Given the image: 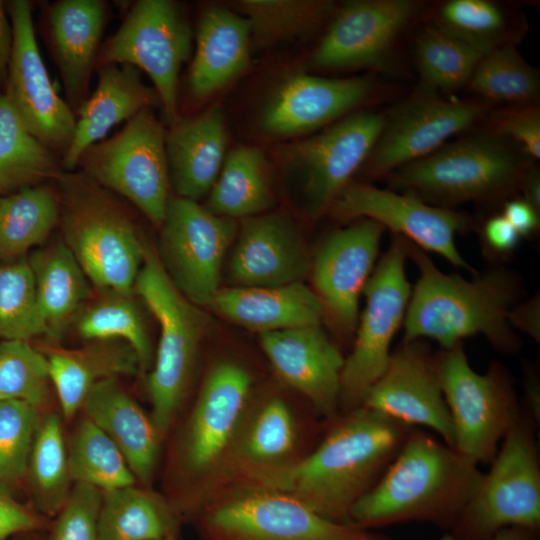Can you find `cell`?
<instances>
[{
  "label": "cell",
  "mask_w": 540,
  "mask_h": 540,
  "mask_svg": "<svg viewBox=\"0 0 540 540\" xmlns=\"http://www.w3.org/2000/svg\"><path fill=\"white\" fill-rule=\"evenodd\" d=\"M82 409L116 444L136 479L150 483L161 437L150 416L121 387L116 378L97 383Z\"/></svg>",
  "instance_id": "obj_31"
},
{
  "label": "cell",
  "mask_w": 540,
  "mask_h": 540,
  "mask_svg": "<svg viewBox=\"0 0 540 540\" xmlns=\"http://www.w3.org/2000/svg\"><path fill=\"white\" fill-rule=\"evenodd\" d=\"M227 145L224 115L212 107L193 117L178 118L166 133L170 184L176 195L198 201L214 185Z\"/></svg>",
  "instance_id": "obj_27"
},
{
  "label": "cell",
  "mask_w": 540,
  "mask_h": 540,
  "mask_svg": "<svg viewBox=\"0 0 540 540\" xmlns=\"http://www.w3.org/2000/svg\"><path fill=\"white\" fill-rule=\"evenodd\" d=\"M166 131L151 108L129 119L124 128L81 155L84 173L129 200L161 227L170 199Z\"/></svg>",
  "instance_id": "obj_11"
},
{
  "label": "cell",
  "mask_w": 540,
  "mask_h": 540,
  "mask_svg": "<svg viewBox=\"0 0 540 540\" xmlns=\"http://www.w3.org/2000/svg\"><path fill=\"white\" fill-rule=\"evenodd\" d=\"M105 21V5L99 0H64L50 11L54 55L71 109L86 100Z\"/></svg>",
  "instance_id": "obj_30"
},
{
  "label": "cell",
  "mask_w": 540,
  "mask_h": 540,
  "mask_svg": "<svg viewBox=\"0 0 540 540\" xmlns=\"http://www.w3.org/2000/svg\"><path fill=\"white\" fill-rule=\"evenodd\" d=\"M160 261L194 305H211L224 256L238 233L235 219L210 212L198 202L171 196L161 225Z\"/></svg>",
  "instance_id": "obj_14"
},
{
  "label": "cell",
  "mask_w": 540,
  "mask_h": 540,
  "mask_svg": "<svg viewBox=\"0 0 540 540\" xmlns=\"http://www.w3.org/2000/svg\"><path fill=\"white\" fill-rule=\"evenodd\" d=\"M102 491L75 483L68 499L54 516L45 540H99L98 518Z\"/></svg>",
  "instance_id": "obj_48"
},
{
  "label": "cell",
  "mask_w": 540,
  "mask_h": 540,
  "mask_svg": "<svg viewBox=\"0 0 540 540\" xmlns=\"http://www.w3.org/2000/svg\"><path fill=\"white\" fill-rule=\"evenodd\" d=\"M523 199L540 213V173L538 167L531 165L525 172L520 188Z\"/></svg>",
  "instance_id": "obj_55"
},
{
  "label": "cell",
  "mask_w": 540,
  "mask_h": 540,
  "mask_svg": "<svg viewBox=\"0 0 540 540\" xmlns=\"http://www.w3.org/2000/svg\"><path fill=\"white\" fill-rule=\"evenodd\" d=\"M181 518L164 497L133 485L102 491L99 540H159L178 535Z\"/></svg>",
  "instance_id": "obj_33"
},
{
  "label": "cell",
  "mask_w": 540,
  "mask_h": 540,
  "mask_svg": "<svg viewBox=\"0 0 540 540\" xmlns=\"http://www.w3.org/2000/svg\"><path fill=\"white\" fill-rule=\"evenodd\" d=\"M364 407L435 431L453 448V425L432 356L422 340L402 342L367 393Z\"/></svg>",
  "instance_id": "obj_20"
},
{
  "label": "cell",
  "mask_w": 540,
  "mask_h": 540,
  "mask_svg": "<svg viewBox=\"0 0 540 540\" xmlns=\"http://www.w3.org/2000/svg\"><path fill=\"white\" fill-rule=\"evenodd\" d=\"M28 540H35V539H28Z\"/></svg>",
  "instance_id": "obj_58"
},
{
  "label": "cell",
  "mask_w": 540,
  "mask_h": 540,
  "mask_svg": "<svg viewBox=\"0 0 540 540\" xmlns=\"http://www.w3.org/2000/svg\"><path fill=\"white\" fill-rule=\"evenodd\" d=\"M439 540L455 539L447 534ZM486 540H538V530L523 527H507Z\"/></svg>",
  "instance_id": "obj_56"
},
{
  "label": "cell",
  "mask_w": 540,
  "mask_h": 540,
  "mask_svg": "<svg viewBox=\"0 0 540 540\" xmlns=\"http://www.w3.org/2000/svg\"><path fill=\"white\" fill-rule=\"evenodd\" d=\"M38 408L20 400L0 401V492L27 474Z\"/></svg>",
  "instance_id": "obj_47"
},
{
  "label": "cell",
  "mask_w": 540,
  "mask_h": 540,
  "mask_svg": "<svg viewBox=\"0 0 540 540\" xmlns=\"http://www.w3.org/2000/svg\"><path fill=\"white\" fill-rule=\"evenodd\" d=\"M330 421L309 454L240 486L288 494L327 519L349 523L353 506L378 483L414 427L364 406Z\"/></svg>",
  "instance_id": "obj_1"
},
{
  "label": "cell",
  "mask_w": 540,
  "mask_h": 540,
  "mask_svg": "<svg viewBox=\"0 0 540 540\" xmlns=\"http://www.w3.org/2000/svg\"><path fill=\"white\" fill-rule=\"evenodd\" d=\"M406 257L404 238L395 234L364 287L365 308L341 374L339 414L363 405L388 364L412 291L405 272Z\"/></svg>",
  "instance_id": "obj_12"
},
{
  "label": "cell",
  "mask_w": 540,
  "mask_h": 540,
  "mask_svg": "<svg viewBox=\"0 0 540 540\" xmlns=\"http://www.w3.org/2000/svg\"><path fill=\"white\" fill-rule=\"evenodd\" d=\"M414 56L423 87L452 92L468 86L484 55L428 22L417 34Z\"/></svg>",
  "instance_id": "obj_41"
},
{
  "label": "cell",
  "mask_w": 540,
  "mask_h": 540,
  "mask_svg": "<svg viewBox=\"0 0 540 540\" xmlns=\"http://www.w3.org/2000/svg\"><path fill=\"white\" fill-rule=\"evenodd\" d=\"M134 290L160 326L155 364L147 376L146 387L152 405L150 417L163 438L182 403L211 320L176 288L158 254L146 241Z\"/></svg>",
  "instance_id": "obj_6"
},
{
  "label": "cell",
  "mask_w": 540,
  "mask_h": 540,
  "mask_svg": "<svg viewBox=\"0 0 540 540\" xmlns=\"http://www.w3.org/2000/svg\"><path fill=\"white\" fill-rule=\"evenodd\" d=\"M61 174L54 152L28 130L6 95L0 94V195Z\"/></svg>",
  "instance_id": "obj_37"
},
{
  "label": "cell",
  "mask_w": 540,
  "mask_h": 540,
  "mask_svg": "<svg viewBox=\"0 0 540 540\" xmlns=\"http://www.w3.org/2000/svg\"><path fill=\"white\" fill-rule=\"evenodd\" d=\"M159 104L156 90L143 83L139 69L127 64L99 65L97 87L77 109L75 132L63 155V167L73 169L83 152L102 141L112 127Z\"/></svg>",
  "instance_id": "obj_26"
},
{
  "label": "cell",
  "mask_w": 540,
  "mask_h": 540,
  "mask_svg": "<svg viewBox=\"0 0 540 540\" xmlns=\"http://www.w3.org/2000/svg\"><path fill=\"white\" fill-rule=\"evenodd\" d=\"M195 516L204 540H391L327 519L288 494L257 486L226 488Z\"/></svg>",
  "instance_id": "obj_8"
},
{
  "label": "cell",
  "mask_w": 540,
  "mask_h": 540,
  "mask_svg": "<svg viewBox=\"0 0 540 540\" xmlns=\"http://www.w3.org/2000/svg\"><path fill=\"white\" fill-rule=\"evenodd\" d=\"M159 540H178V535H171V536L159 539Z\"/></svg>",
  "instance_id": "obj_57"
},
{
  "label": "cell",
  "mask_w": 540,
  "mask_h": 540,
  "mask_svg": "<svg viewBox=\"0 0 540 540\" xmlns=\"http://www.w3.org/2000/svg\"><path fill=\"white\" fill-rule=\"evenodd\" d=\"M435 365L453 425V448L477 465L490 464L522 413L510 373L500 363L476 372L463 342L438 353Z\"/></svg>",
  "instance_id": "obj_9"
},
{
  "label": "cell",
  "mask_w": 540,
  "mask_h": 540,
  "mask_svg": "<svg viewBox=\"0 0 540 540\" xmlns=\"http://www.w3.org/2000/svg\"><path fill=\"white\" fill-rule=\"evenodd\" d=\"M63 241L102 291L134 292L145 240L126 211L84 172L59 176Z\"/></svg>",
  "instance_id": "obj_4"
},
{
  "label": "cell",
  "mask_w": 540,
  "mask_h": 540,
  "mask_svg": "<svg viewBox=\"0 0 540 540\" xmlns=\"http://www.w3.org/2000/svg\"><path fill=\"white\" fill-rule=\"evenodd\" d=\"M12 51L5 94L28 130L53 152H66L76 127L72 109L57 93L42 60L31 4H10Z\"/></svg>",
  "instance_id": "obj_19"
},
{
  "label": "cell",
  "mask_w": 540,
  "mask_h": 540,
  "mask_svg": "<svg viewBox=\"0 0 540 540\" xmlns=\"http://www.w3.org/2000/svg\"><path fill=\"white\" fill-rule=\"evenodd\" d=\"M47 517L19 502L10 493L0 492V540L32 533L47 527Z\"/></svg>",
  "instance_id": "obj_50"
},
{
  "label": "cell",
  "mask_w": 540,
  "mask_h": 540,
  "mask_svg": "<svg viewBox=\"0 0 540 540\" xmlns=\"http://www.w3.org/2000/svg\"><path fill=\"white\" fill-rule=\"evenodd\" d=\"M384 121L383 113L353 112L286 147V166L300 183L310 216L319 217L330 209L366 162Z\"/></svg>",
  "instance_id": "obj_16"
},
{
  "label": "cell",
  "mask_w": 540,
  "mask_h": 540,
  "mask_svg": "<svg viewBox=\"0 0 540 540\" xmlns=\"http://www.w3.org/2000/svg\"><path fill=\"white\" fill-rule=\"evenodd\" d=\"M251 389L250 373L228 360L212 366L203 381L178 447L183 474L205 494L201 509L223 487L227 460L249 408Z\"/></svg>",
  "instance_id": "obj_10"
},
{
  "label": "cell",
  "mask_w": 540,
  "mask_h": 540,
  "mask_svg": "<svg viewBox=\"0 0 540 540\" xmlns=\"http://www.w3.org/2000/svg\"><path fill=\"white\" fill-rule=\"evenodd\" d=\"M210 307L260 333L320 325L325 306L302 281L276 287L220 288Z\"/></svg>",
  "instance_id": "obj_28"
},
{
  "label": "cell",
  "mask_w": 540,
  "mask_h": 540,
  "mask_svg": "<svg viewBox=\"0 0 540 540\" xmlns=\"http://www.w3.org/2000/svg\"><path fill=\"white\" fill-rule=\"evenodd\" d=\"M404 241L407 257L419 269L403 321L404 342L432 339L449 349L481 334L502 352L518 348L508 321L518 293L510 273L494 270L472 280L445 274L421 248Z\"/></svg>",
  "instance_id": "obj_3"
},
{
  "label": "cell",
  "mask_w": 540,
  "mask_h": 540,
  "mask_svg": "<svg viewBox=\"0 0 540 540\" xmlns=\"http://www.w3.org/2000/svg\"><path fill=\"white\" fill-rule=\"evenodd\" d=\"M49 381L41 351L24 340L0 343V401L20 400L39 408L48 399Z\"/></svg>",
  "instance_id": "obj_46"
},
{
  "label": "cell",
  "mask_w": 540,
  "mask_h": 540,
  "mask_svg": "<svg viewBox=\"0 0 540 540\" xmlns=\"http://www.w3.org/2000/svg\"><path fill=\"white\" fill-rule=\"evenodd\" d=\"M415 0H352L337 7L310 63L324 70L384 69L418 17Z\"/></svg>",
  "instance_id": "obj_17"
},
{
  "label": "cell",
  "mask_w": 540,
  "mask_h": 540,
  "mask_svg": "<svg viewBox=\"0 0 540 540\" xmlns=\"http://www.w3.org/2000/svg\"><path fill=\"white\" fill-rule=\"evenodd\" d=\"M533 161L513 142L482 131L447 142L387 176L410 194L450 205L514 192Z\"/></svg>",
  "instance_id": "obj_5"
},
{
  "label": "cell",
  "mask_w": 540,
  "mask_h": 540,
  "mask_svg": "<svg viewBox=\"0 0 540 540\" xmlns=\"http://www.w3.org/2000/svg\"><path fill=\"white\" fill-rule=\"evenodd\" d=\"M483 122L485 132L513 142L532 160L540 158V109L537 103L491 109Z\"/></svg>",
  "instance_id": "obj_49"
},
{
  "label": "cell",
  "mask_w": 540,
  "mask_h": 540,
  "mask_svg": "<svg viewBox=\"0 0 540 540\" xmlns=\"http://www.w3.org/2000/svg\"><path fill=\"white\" fill-rule=\"evenodd\" d=\"M28 261L47 335L58 337L89 296L87 277L63 239L35 251Z\"/></svg>",
  "instance_id": "obj_34"
},
{
  "label": "cell",
  "mask_w": 540,
  "mask_h": 540,
  "mask_svg": "<svg viewBox=\"0 0 540 540\" xmlns=\"http://www.w3.org/2000/svg\"><path fill=\"white\" fill-rule=\"evenodd\" d=\"M383 229L369 219L354 220L326 238L311 265L317 295L347 331L357 325L360 294L374 266Z\"/></svg>",
  "instance_id": "obj_23"
},
{
  "label": "cell",
  "mask_w": 540,
  "mask_h": 540,
  "mask_svg": "<svg viewBox=\"0 0 540 540\" xmlns=\"http://www.w3.org/2000/svg\"><path fill=\"white\" fill-rule=\"evenodd\" d=\"M237 8L250 24L252 46L269 47L313 33L337 5L331 0H241Z\"/></svg>",
  "instance_id": "obj_39"
},
{
  "label": "cell",
  "mask_w": 540,
  "mask_h": 540,
  "mask_svg": "<svg viewBox=\"0 0 540 540\" xmlns=\"http://www.w3.org/2000/svg\"><path fill=\"white\" fill-rule=\"evenodd\" d=\"M41 352L47 359L50 381L66 419L82 408L91 389L100 381L141 370L134 349L119 339L91 340L77 349L43 346Z\"/></svg>",
  "instance_id": "obj_32"
},
{
  "label": "cell",
  "mask_w": 540,
  "mask_h": 540,
  "mask_svg": "<svg viewBox=\"0 0 540 540\" xmlns=\"http://www.w3.org/2000/svg\"><path fill=\"white\" fill-rule=\"evenodd\" d=\"M539 295L528 301L513 306L508 314V321L513 328L528 334L533 339L540 340V307Z\"/></svg>",
  "instance_id": "obj_53"
},
{
  "label": "cell",
  "mask_w": 540,
  "mask_h": 540,
  "mask_svg": "<svg viewBox=\"0 0 540 540\" xmlns=\"http://www.w3.org/2000/svg\"><path fill=\"white\" fill-rule=\"evenodd\" d=\"M479 99L490 104L536 103L539 76L515 45L499 47L478 62L468 83Z\"/></svg>",
  "instance_id": "obj_44"
},
{
  "label": "cell",
  "mask_w": 540,
  "mask_h": 540,
  "mask_svg": "<svg viewBox=\"0 0 540 540\" xmlns=\"http://www.w3.org/2000/svg\"><path fill=\"white\" fill-rule=\"evenodd\" d=\"M70 476L101 491L133 485L136 478L122 452L93 421L84 417L70 441Z\"/></svg>",
  "instance_id": "obj_42"
},
{
  "label": "cell",
  "mask_w": 540,
  "mask_h": 540,
  "mask_svg": "<svg viewBox=\"0 0 540 540\" xmlns=\"http://www.w3.org/2000/svg\"><path fill=\"white\" fill-rule=\"evenodd\" d=\"M493 105L477 99L446 100L428 88L416 93L385 115L382 130L364 163L370 177L387 176L421 159L447 140L484 121Z\"/></svg>",
  "instance_id": "obj_15"
},
{
  "label": "cell",
  "mask_w": 540,
  "mask_h": 540,
  "mask_svg": "<svg viewBox=\"0 0 540 540\" xmlns=\"http://www.w3.org/2000/svg\"><path fill=\"white\" fill-rule=\"evenodd\" d=\"M12 28H10L3 5L0 2V81L7 76L12 51Z\"/></svg>",
  "instance_id": "obj_54"
},
{
  "label": "cell",
  "mask_w": 540,
  "mask_h": 540,
  "mask_svg": "<svg viewBox=\"0 0 540 540\" xmlns=\"http://www.w3.org/2000/svg\"><path fill=\"white\" fill-rule=\"evenodd\" d=\"M192 50V31L177 3L137 1L118 31L98 52L97 63L127 64L152 80L167 122L178 118V77Z\"/></svg>",
  "instance_id": "obj_13"
},
{
  "label": "cell",
  "mask_w": 540,
  "mask_h": 540,
  "mask_svg": "<svg viewBox=\"0 0 540 540\" xmlns=\"http://www.w3.org/2000/svg\"><path fill=\"white\" fill-rule=\"evenodd\" d=\"M272 203L271 167L264 152L254 146L231 150L210 190L207 209L243 219L264 213Z\"/></svg>",
  "instance_id": "obj_35"
},
{
  "label": "cell",
  "mask_w": 540,
  "mask_h": 540,
  "mask_svg": "<svg viewBox=\"0 0 540 540\" xmlns=\"http://www.w3.org/2000/svg\"><path fill=\"white\" fill-rule=\"evenodd\" d=\"M297 442V424L282 398H268L255 408L249 405L227 460L221 491L292 463Z\"/></svg>",
  "instance_id": "obj_25"
},
{
  "label": "cell",
  "mask_w": 540,
  "mask_h": 540,
  "mask_svg": "<svg viewBox=\"0 0 540 540\" xmlns=\"http://www.w3.org/2000/svg\"><path fill=\"white\" fill-rule=\"evenodd\" d=\"M484 237L488 246L499 253L512 251L520 239V235L503 215L487 220L484 226Z\"/></svg>",
  "instance_id": "obj_51"
},
{
  "label": "cell",
  "mask_w": 540,
  "mask_h": 540,
  "mask_svg": "<svg viewBox=\"0 0 540 540\" xmlns=\"http://www.w3.org/2000/svg\"><path fill=\"white\" fill-rule=\"evenodd\" d=\"M251 29L241 14L206 9L199 20L188 83L192 95L206 98L243 74L251 61Z\"/></svg>",
  "instance_id": "obj_29"
},
{
  "label": "cell",
  "mask_w": 540,
  "mask_h": 540,
  "mask_svg": "<svg viewBox=\"0 0 540 540\" xmlns=\"http://www.w3.org/2000/svg\"><path fill=\"white\" fill-rule=\"evenodd\" d=\"M489 465L448 533L455 540H486L507 527L539 530L540 460L536 419L527 407Z\"/></svg>",
  "instance_id": "obj_7"
},
{
  "label": "cell",
  "mask_w": 540,
  "mask_h": 540,
  "mask_svg": "<svg viewBox=\"0 0 540 540\" xmlns=\"http://www.w3.org/2000/svg\"><path fill=\"white\" fill-rule=\"evenodd\" d=\"M47 335L36 295L34 275L24 257L0 264V338L24 340Z\"/></svg>",
  "instance_id": "obj_45"
},
{
  "label": "cell",
  "mask_w": 540,
  "mask_h": 540,
  "mask_svg": "<svg viewBox=\"0 0 540 540\" xmlns=\"http://www.w3.org/2000/svg\"><path fill=\"white\" fill-rule=\"evenodd\" d=\"M329 211L342 220L375 221L422 250L435 252L453 266L477 275L456 246V234L466 229L469 222L460 212L429 205L410 193L400 194L358 182H350Z\"/></svg>",
  "instance_id": "obj_18"
},
{
  "label": "cell",
  "mask_w": 540,
  "mask_h": 540,
  "mask_svg": "<svg viewBox=\"0 0 540 540\" xmlns=\"http://www.w3.org/2000/svg\"><path fill=\"white\" fill-rule=\"evenodd\" d=\"M539 212L524 199L508 201L503 210L504 218L521 236H528L539 228Z\"/></svg>",
  "instance_id": "obj_52"
},
{
  "label": "cell",
  "mask_w": 540,
  "mask_h": 540,
  "mask_svg": "<svg viewBox=\"0 0 540 540\" xmlns=\"http://www.w3.org/2000/svg\"><path fill=\"white\" fill-rule=\"evenodd\" d=\"M368 77L326 78L294 73L272 90L258 118V127L272 138L300 136L338 121L375 94Z\"/></svg>",
  "instance_id": "obj_21"
},
{
  "label": "cell",
  "mask_w": 540,
  "mask_h": 540,
  "mask_svg": "<svg viewBox=\"0 0 540 540\" xmlns=\"http://www.w3.org/2000/svg\"><path fill=\"white\" fill-rule=\"evenodd\" d=\"M228 274L234 287H276L300 282L311 263L292 219L281 212L241 219Z\"/></svg>",
  "instance_id": "obj_24"
},
{
  "label": "cell",
  "mask_w": 540,
  "mask_h": 540,
  "mask_svg": "<svg viewBox=\"0 0 540 540\" xmlns=\"http://www.w3.org/2000/svg\"><path fill=\"white\" fill-rule=\"evenodd\" d=\"M259 342L278 377L317 414L328 420L339 414L345 358L320 325L260 333Z\"/></svg>",
  "instance_id": "obj_22"
},
{
  "label": "cell",
  "mask_w": 540,
  "mask_h": 540,
  "mask_svg": "<svg viewBox=\"0 0 540 540\" xmlns=\"http://www.w3.org/2000/svg\"><path fill=\"white\" fill-rule=\"evenodd\" d=\"M27 473L38 512L54 517L72 489L62 424L55 413L39 418Z\"/></svg>",
  "instance_id": "obj_40"
},
{
  "label": "cell",
  "mask_w": 540,
  "mask_h": 540,
  "mask_svg": "<svg viewBox=\"0 0 540 540\" xmlns=\"http://www.w3.org/2000/svg\"><path fill=\"white\" fill-rule=\"evenodd\" d=\"M482 475L473 461L414 427L378 483L353 506L349 523L371 530L427 522L449 532Z\"/></svg>",
  "instance_id": "obj_2"
},
{
  "label": "cell",
  "mask_w": 540,
  "mask_h": 540,
  "mask_svg": "<svg viewBox=\"0 0 540 540\" xmlns=\"http://www.w3.org/2000/svg\"><path fill=\"white\" fill-rule=\"evenodd\" d=\"M78 334L85 340L119 339L136 352L141 369L153 359L152 345L142 314L132 298L115 291H103L100 297L77 318Z\"/></svg>",
  "instance_id": "obj_43"
},
{
  "label": "cell",
  "mask_w": 540,
  "mask_h": 540,
  "mask_svg": "<svg viewBox=\"0 0 540 540\" xmlns=\"http://www.w3.org/2000/svg\"><path fill=\"white\" fill-rule=\"evenodd\" d=\"M59 219V199L47 187L30 186L0 195V259L24 257L47 240Z\"/></svg>",
  "instance_id": "obj_38"
},
{
  "label": "cell",
  "mask_w": 540,
  "mask_h": 540,
  "mask_svg": "<svg viewBox=\"0 0 540 540\" xmlns=\"http://www.w3.org/2000/svg\"><path fill=\"white\" fill-rule=\"evenodd\" d=\"M429 23L481 54L515 45L523 32L520 15L490 0H449L438 4Z\"/></svg>",
  "instance_id": "obj_36"
}]
</instances>
